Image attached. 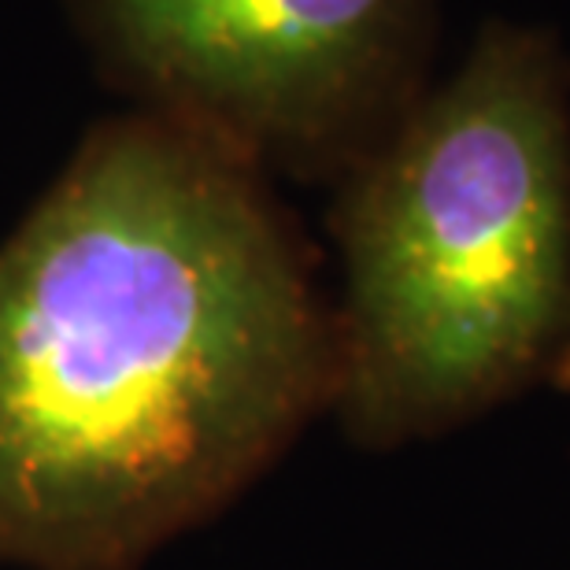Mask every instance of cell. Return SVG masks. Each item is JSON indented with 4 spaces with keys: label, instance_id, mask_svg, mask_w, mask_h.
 Masks as SVG:
<instances>
[{
    "label": "cell",
    "instance_id": "cell-2",
    "mask_svg": "<svg viewBox=\"0 0 570 570\" xmlns=\"http://www.w3.org/2000/svg\"><path fill=\"white\" fill-rule=\"evenodd\" d=\"M348 390L444 412L538 348L567 285L560 122L538 71L482 56L360 189L345 226Z\"/></svg>",
    "mask_w": 570,
    "mask_h": 570
},
{
    "label": "cell",
    "instance_id": "cell-3",
    "mask_svg": "<svg viewBox=\"0 0 570 570\" xmlns=\"http://www.w3.org/2000/svg\"><path fill=\"white\" fill-rule=\"evenodd\" d=\"M108 56L175 122L293 130L367 75L401 0H82ZM230 148V145H226Z\"/></svg>",
    "mask_w": 570,
    "mask_h": 570
},
{
    "label": "cell",
    "instance_id": "cell-1",
    "mask_svg": "<svg viewBox=\"0 0 570 570\" xmlns=\"http://www.w3.org/2000/svg\"><path fill=\"white\" fill-rule=\"evenodd\" d=\"M315 382L304 278L234 148L100 127L0 242V567L141 570Z\"/></svg>",
    "mask_w": 570,
    "mask_h": 570
}]
</instances>
